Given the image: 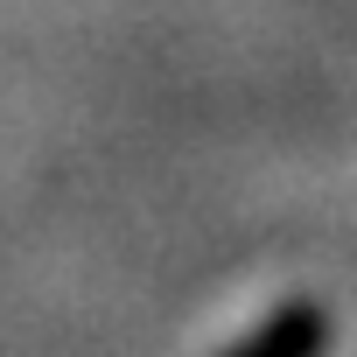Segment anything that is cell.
Returning a JSON list of instances; mask_svg holds the SVG:
<instances>
[{
	"instance_id": "cell-1",
	"label": "cell",
	"mask_w": 357,
	"mask_h": 357,
	"mask_svg": "<svg viewBox=\"0 0 357 357\" xmlns=\"http://www.w3.org/2000/svg\"><path fill=\"white\" fill-rule=\"evenodd\" d=\"M329 336H336V322H329V308L322 301H280L245 343H231L225 357H329Z\"/></svg>"
}]
</instances>
